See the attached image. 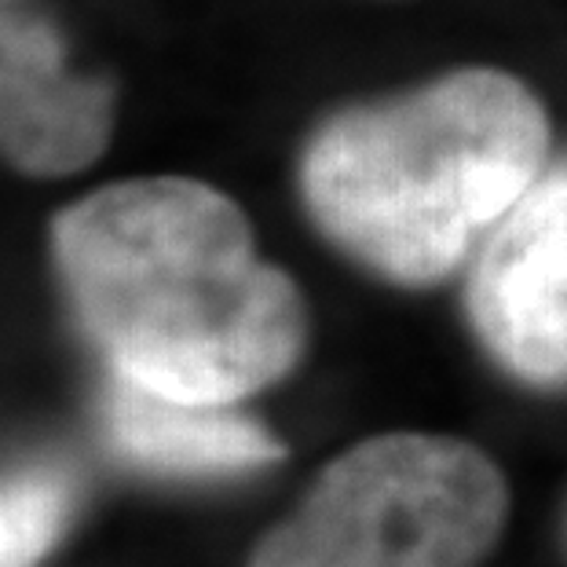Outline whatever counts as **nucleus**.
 I'll use <instances>...</instances> for the list:
<instances>
[{
  "label": "nucleus",
  "instance_id": "nucleus-1",
  "mask_svg": "<svg viewBox=\"0 0 567 567\" xmlns=\"http://www.w3.org/2000/svg\"><path fill=\"white\" fill-rule=\"evenodd\" d=\"M70 305L114 378L231 406L297 367L308 308L220 190L184 176L103 187L55 224Z\"/></svg>",
  "mask_w": 567,
  "mask_h": 567
},
{
  "label": "nucleus",
  "instance_id": "nucleus-2",
  "mask_svg": "<svg viewBox=\"0 0 567 567\" xmlns=\"http://www.w3.org/2000/svg\"><path fill=\"white\" fill-rule=\"evenodd\" d=\"M549 114L520 78L465 66L326 122L300 165L308 213L344 252L403 286L462 268L546 173Z\"/></svg>",
  "mask_w": 567,
  "mask_h": 567
},
{
  "label": "nucleus",
  "instance_id": "nucleus-3",
  "mask_svg": "<svg viewBox=\"0 0 567 567\" xmlns=\"http://www.w3.org/2000/svg\"><path fill=\"white\" fill-rule=\"evenodd\" d=\"M505 516L509 487L476 443L384 432L337 454L249 567H480Z\"/></svg>",
  "mask_w": 567,
  "mask_h": 567
},
{
  "label": "nucleus",
  "instance_id": "nucleus-4",
  "mask_svg": "<svg viewBox=\"0 0 567 567\" xmlns=\"http://www.w3.org/2000/svg\"><path fill=\"white\" fill-rule=\"evenodd\" d=\"M468 316L513 378L567 389V162L546 168L480 243Z\"/></svg>",
  "mask_w": 567,
  "mask_h": 567
},
{
  "label": "nucleus",
  "instance_id": "nucleus-5",
  "mask_svg": "<svg viewBox=\"0 0 567 567\" xmlns=\"http://www.w3.org/2000/svg\"><path fill=\"white\" fill-rule=\"evenodd\" d=\"M114 92L74 74L52 27L0 4V151L27 173L63 176L111 140Z\"/></svg>",
  "mask_w": 567,
  "mask_h": 567
},
{
  "label": "nucleus",
  "instance_id": "nucleus-6",
  "mask_svg": "<svg viewBox=\"0 0 567 567\" xmlns=\"http://www.w3.org/2000/svg\"><path fill=\"white\" fill-rule=\"evenodd\" d=\"M103 425L125 462L168 476H231L282 457L279 440L235 410L168 400L122 378L106 389Z\"/></svg>",
  "mask_w": 567,
  "mask_h": 567
},
{
  "label": "nucleus",
  "instance_id": "nucleus-7",
  "mask_svg": "<svg viewBox=\"0 0 567 567\" xmlns=\"http://www.w3.org/2000/svg\"><path fill=\"white\" fill-rule=\"evenodd\" d=\"M74 509L63 468H19L0 476V567H30L55 546Z\"/></svg>",
  "mask_w": 567,
  "mask_h": 567
}]
</instances>
